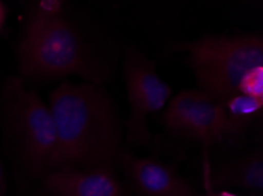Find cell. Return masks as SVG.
I'll use <instances>...</instances> for the list:
<instances>
[{"mask_svg": "<svg viewBox=\"0 0 263 196\" xmlns=\"http://www.w3.org/2000/svg\"><path fill=\"white\" fill-rule=\"evenodd\" d=\"M47 105L55 130L52 170L112 167L121 154L122 127L112 100L102 87L63 81Z\"/></svg>", "mask_w": 263, "mask_h": 196, "instance_id": "cell-1", "label": "cell"}, {"mask_svg": "<svg viewBox=\"0 0 263 196\" xmlns=\"http://www.w3.org/2000/svg\"><path fill=\"white\" fill-rule=\"evenodd\" d=\"M23 81H54L78 75L87 82L106 78L104 62L66 18L61 2H39L32 9L18 47Z\"/></svg>", "mask_w": 263, "mask_h": 196, "instance_id": "cell-2", "label": "cell"}, {"mask_svg": "<svg viewBox=\"0 0 263 196\" xmlns=\"http://www.w3.org/2000/svg\"><path fill=\"white\" fill-rule=\"evenodd\" d=\"M186 51L198 90L218 103L240 94L247 77L263 67V39L256 34L206 35Z\"/></svg>", "mask_w": 263, "mask_h": 196, "instance_id": "cell-3", "label": "cell"}, {"mask_svg": "<svg viewBox=\"0 0 263 196\" xmlns=\"http://www.w3.org/2000/svg\"><path fill=\"white\" fill-rule=\"evenodd\" d=\"M0 107L4 130L24 165L44 175L52 170L55 130L49 105L21 78H11Z\"/></svg>", "mask_w": 263, "mask_h": 196, "instance_id": "cell-4", "label": "cell"}, {"mask_svg": "<svg viewBox=\"0 0 263 196\" xmlns=\"http://www.w3.org/2000/svg\"><path fill=\"white\" fill-rule=\"evenodd\" d=\"M130 113L126 123L131 142L145 143L150 138L147 119L165 108L171 87L157 74L153 61L137 51H129L123 67Z\"/></svg>", "mask_w": 263, "mask_h": 196, "instance_id": "cell-5", "label": "cell"}, {"mask_svg": "<svg viewBox=\"0 0 263 196\" xmlns=\"http://www.w3.org/2000/svg\"><path fill=\"white\" fill-rule=\"evenodd\" d=\"M44 187L52 196H124L112 167L58 168L44 175Z\"/></svg>", "mask_w": 263, "mask_h": 196, "instance_id": "cell-6", "label": "cell"}, {"mask_svg": "<svg viewBox=\"0 0 263 196\" xmlns=\"http://www.w3.org/2000/svg\"><path fill=\"white\" fill-rule=\"evenodd\" d=\"M118 159L141 196H198L196 189L165 163L130 153H121Z\"/></svg>", "mask_w": 263, "mask_h": 196, "instance_id": "cell-7", "label": "cell"}, {"mask_svg": "<svg viewBox=\"0 0 263 196\" xmlns=\"http://www.w3.org/2000/svg\"><path fill=\"white\" fill-rule=\"evenodd\" d=\"M181 137H185L210 146L226 139L224 113L221 103L202 92L183 127Z\"/></svg>", "mask_w": 263, "mask_h": 196, "instance_id": "cell-8", "label": "cell"}, {"mask_svg": "<svg viewBox=\"0 0 263 196\" xmlns=\"http://www.w3.org/2000/svg\"><path fill=\"white\" fill-rule=\"evenodd\" d=\"M211 185L241 188L254 194L263 191V154L262 150H254L243 155L217 170L213 178L206 173Z\"/></svg>", "mask_w": 263, "mask_h": 196, "instance_id": "cell-9", "label": "cell"}, {"mask_svg": "<svg viewBox=\"0 0 263 196\" xmlns=\"http://www.w3.org/2000/svg\"><path fill=\"white\" fill-rule=\"evenodd\" d=\"M224 113L226 138L238 137L257 117H261L263 99L237 94L221 103Z\"/></svg>", "mask_w": 263, "mask_h": 196, "instance_id": "cell-10", "label": "cell"}, {"mask_svg": "<svg viewBox=\"0 0 263 196\" xmlns=\"http://www.w3.org/2000/svg\"><path fill=\"white\" fill-rule=\"evenodd\" d=\"M201 94L200 90H185L169 100L163 114V123L170 133L181 135L183 127Z\"/></svg>", "mask_w": 263, "mask_h": 196, "instance_id": "cell-11", "label": "cell"}, {"mask_svg": "<svg viewBox=\"0 0 263 196\" xmlns=\"http://www.w3.org/2000/svg\"><path fill=\"white\" fill-rule=\"evenodd\" d=\"M206 196H237L236 194L229 193V191H216L211 186V183L209 182V185H206Z\"/></svg>", "mask_w": 263, "mask_h": 196, "instance_id": "cell-12", "label": "cell"}, {"mask_svg": "<svg viewBox=\"0 0 263 196\" xmlns=\"http://www.w3.org/2000/svg\"><path fill=\"white\" fill-rule=\"evenodd\" d=\"M5 174H4V169H3V165L2 161H0V196H3L4 191H5Z\"/></svg>", "mask_w": 263, "mask_h": 196, "instance_id": "cell-13", "label": "cell"}]
</instances>
